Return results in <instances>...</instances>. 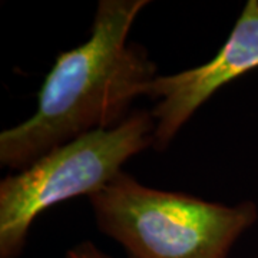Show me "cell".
<instances>
[{
	"label": "cell",
	"instance_id": "1",
	"mask_svg": "<svg viewBox=\"0 0 258 258\" xmlns=\"http://www.w3.org/2000/svg\"><path fill=\"white\" fill-rule=\"evenodd\" d=\"M148 0H101L89 39L56 56L29 119L0 134V164L22 169L53 148L131 115L132 102L149 93L157 64L129 43Z\"/></svg>",
	"mask_w": 258,
	"mask_h": 258
},
{
	"label": "cell",
	"instance_id": "2",
	"mask_svg": "<svg viewBox=\"0 0 258 258\" xmlns=\"http://www.w3.org/2000/svg\"><path fill=\"white\" fill-rule=\"evenodd\" d=\"M89 201L98 228L129 258H228L258 220L252 201L211 203L151 188L125 171Z\"/></svg>",
	"mask_w": 258,
	"mask_h": 258
},
{
	"label": "cell",
	"instance_id": "3",
	"mask_svg": "<svg viewBox=\"0 0 258 258\" xmlns=\"http://www.w3.org/2000/svg\"><path fill=\"white\" fill-rule=\"evenodd\" d=\"M151 111L131 112L119 125L53 148L0 182V258H18L40 214L75 197L99 192L123 164L154 147Z\"/></svg>",
	"mask_w": 258,
	"mask_h": 258
},
{
	"label": "cell",
	"instance_id": "4",
	"mask_svg": "<svg viewBox=\"0 0 258 258\" xmlns=\"http://www.w3.org/2000/svg\"><path fill=\"white\" fill-rule=\"evenodd\" d=\"M258 68V0H248L225 43L211 60L172 75H158L148 96L157 101L154 148L164 151L192 115L231 81Z\"/></svg>",
	"mask_w": 258,
	"mask_h": 258
},
{
	"label": "cell",
	"instance_id": "5",
	"mask_svg": "<svg viewBox=\"0 0 258 258\" xmlns=\"http://www.w3.org/2000/svg\"><path fill=\"white\" fill-rule=\"evenodd\" d=\"M63 258H111L91 241H83L64 252Z\"/></svg>",
	"mask_w": 258,
	"mask_h": 258
}]
</instances>
